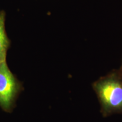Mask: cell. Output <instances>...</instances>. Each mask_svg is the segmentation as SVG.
I'll use <instances>...</instances> for the list:
<instances>
[{"label": "cell", "mask_w": 122, "mask_h": 122, "mask_svg": "<svg viewBox=\"0 0 122 122\" xmlns=\"http://www.w3.org/2000/svg\"><path fill=\"white\" fill-rule=\"evenodd\" d=\"M92 88L100 102L103 117L122 114V76L114 70L92 84Z\"/></svg>", "instance_id": "obj_1"}, {"label": "cell", "mask_w": 122, "mask_h": 122, "mask_svg": "<svg viewBox=\"0 0 122 122\" xmlns=\"http://www.w3.org/2000/svg\"><path fill=\"white\" fill-rule=\"evenodd\" d=\"M20 89V84L6 62L0 63V107L9 111Z\"/></svg>", "instance_id": "obj_2"}, {"label": "cell", "mask_w": 122, "mask_h": 122, "mask_svg": "<svg viewBox=\"0 0 122 122\" xmlns=\"http://www.w3.org/2000/svg\"><path fill=\"white\" fill-rule=\"evenodd\" d=\"M118 70H119V71L120 74H121V75H122V62L121 66H120V68H119V69H118Z\"/></svg>", "instance_id": "obj_4"}, {"label": "cell", "mask_w": 122, "mask_h": 122, "mask_svg": "<svg viewBox=\"0 0 122 122\" xmlns=\"http://www.w3.org/2000/svg\"><path fill=\"white\" fill-rule=\"evenodd\" d=\"M5 20V11L0 10V63L6 61L7 50L11 44L6 30Z\"/></svg>", "instance_id": "obj_3"}]
</instances>
